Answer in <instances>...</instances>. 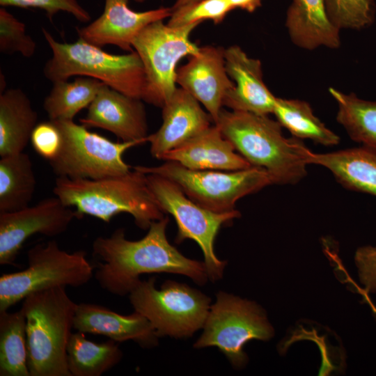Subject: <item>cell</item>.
<instances>
[{"instance_id": "17", "label": "cell", "mask_w": 376, "mask_h": 376, "mask_svg": "<svg viewBox=\"0 0 376 376\" xmlns=\"http://www.w3.org/2000/svg\"><path fill=\"white\" fill-rule=\"evenodd\" d=\"M225 65L235 84L225 96L223 106L232 111L268 116L273 113L275 97L263 79L262 64L237 45L225 49Z\"/></svg>"}, {"instance_id": "34", "label": "cell", "mask_w": 376, "mask_h": 376, "mask_svg": "<svg viewBox=\"0 0 376 376\" xmlns=\"http://www.w3.org/2000/svg\"><path fill=\"white\" fill-rule=\"evenodd\" d=\"M30 141L34 150L49 162L59 154L63 139L58 127L54 121L49 120L36 125Z\"/></svg>"}, {"instance_id": "20", "label": "cell", "mask_w": 376, "mask_h": 376, "mask_svg": "<svg viewBox=\"0 0 376 376\" xmlns=\"http://www.w3.org/2000/svg\"><path fill=\"white\" fill-rule=\"evenodd\" d=\"M192 170L238 171L252 166L214 124L162 158Z\"/></svg>"}, {"instance_id": "14", "label": "cell", "mask_w": 376, "mask_h": 376, "mask_svg": "<svg viewBox=\"0 0 376 376\" xmlns=\"http://www.w3.org/2000/svg\"><path fill=\"white\" fill-rule=\"evenodd\" d=\"M224 52L221 47H200L198 52L176 70V84L205 107L214 124L225 96L235 86L226 70Z\"/></svg>"}, {"instance_id": "24", "label": "cell", "mask_w": 376, "mask_h": 376, "mask_svg": "<svg viewBox=\"0 0 376 376\" xmlns=\"http://www.w3.org/2000/svg\"><path fill=\"white\" fill-rule=\"evenodd\" d=\"M36 187L31 159L24 152L1 157L0 212L29 206Z\"/></svg>"}, {"instance_id": "3", "label": "cell", "mask_w": 376, "mask_h": 376, "mask_svg": "<svg viewBox=\"0 0 376 376\" xmlns=\"http://www.w3.org/2000/svg\"><path fill=\"white\" fill-rule=\"evenodd\" d=\"M53 192L65 205L75 207L79 217L86 214L109 223L118 214L128 213L143 230L164 217L146 174L134 169L123 175L100 179L57 177Z\"/></svg>"}, {"instance_id": "31", "label": "cell", "mask_w": 376, "mask_h": 376, "mask_svg": "<svg viewBox=\"0 0 376 376\" xmlns=\"http://www.w3.org/2000/svg\"><path fill=\"white\" fill-rule=\"evenodd\" d=\"M36 43L27 33L26 25L16 18L5 7L0 8V52L5 54L19 53L31 57L36 52Z\"/></svg>"}, {"instance_id": "35", "label": "cell", "mask_w": 376, "mask_h": 376, "mask_svg": "<svg viewBox=\"0 0 376 376\" xmlns=\"http://www.w3.org/2000/svg\"><path fill=\"white\" fill-rule=\"evenodd\" d=\"M359 280L367 292H376V246H364L355 253Z\"/></svg>"}, {"instance_id": "21", "label": "cell", "mask_w": 376, "mask_h": 376, "mask_svg": "<svg viewBox=\"0 0 376 376\" xmlns=\"http://www.w3.org/2000/svg\"><path fill=\"white\" fill-rule=\"evenodd\" d=\"M308 164L331 171L344 187L376 196V150L362 146L327 153H306Z\"/></svg>"}, {"instance_id": "8", "label": "cell", "mask_w": 376, "mask_h": 376, "mask_svg": "<svg viewBox=\"0 0 376 376\" xmlns=\"http://www.w3.org/2000/svg\"><path fill=\"white\" fill-rule=\"evenodd\" d=\"M163 21L148 24L132 43L145 72L146 88L142 100L160 108L177 88L178 63L185 56L196 54L200 49L189 36L201 23L173 27Z\"/></svg>"}, {"instance_id": "33", "label": "cell", "mask_w": 376, "mask_h": 376, "mask_svg": "<svg viewBox=\"0 0 376 376\" xmlns=\"http://www.w3.org/2000/svg\"><path fill=\"white\" fill-rule=\"evenodd\" d=\"M0 5L1 7L15 6L41 9L45 12L51 21L59 12L68 13L83 23L91 19L90 13L78 0H0Z\"/></svg>"}, {"instance_id": "27", "label": "cell", "mask_w": 376, "mask_h": 376, "mask_svg": "<svg viewBox=\"0 0 376 376\" xmlns=\"http://www.w3.org/2000/svg\"><path fill=\"white\" fill-rule=\"evenodd\" d=\"M104 84L88 77L54 82L45 98L43 108L51 120H73L80 111L88 108Z\"/></svg>"}, {"instance_id": "1", "label": "cell", "mask_w": 376, "mask_h": 376, "mask_svg": "<svg viewBox=\"0 0 376 376\" xmlns=\"http://www.w3.org/2000/svg\"><path fill=\"white\" fill-rule=\"evenodd\" d=\"M168 223L166 217L152 222L147 234L136 241L126 239L123 228L109 237H96L93 254L103 263L99 264L95 277L101 288L124 296L140 281V275L162 272L182 274L205 284L208 275L204 262L185 257L169 243Z\"/></svg>"}, {"instance_id": "5", "label": "cell", "mask_w": 376, "mask_h": 376, "mask_svg": "<svg viewBox=\"0 0 376 376\" xmlns=\"http://www.w3.org/2000/svg\"><path fill=\"white\" fill-rule=\"evenodd\" d=\"M42 33L52 52L43 68L44 76L51 82L67 81L73 76L88 77L125 95L143 99L145 72L134 50L116 55L80 38L74 42H60L45 28Z\"/></svg>"}, {"instance_id": "4", "label": "cell", "mask_w": 376, "mask_h": 376, "mask_svg": "<svg viewBox=\"0 0 376 376\" xmlns=\"http://www.w3.org/2000/svg\"><path fill=\"white\" fill-rule=\"evenodd\" d=\"M65 288L38 291L24 299L30 376H71L67 349L77 304Z\"/></svg>"}, {"instance_id": "37", "label": "cell", "mask_w": 376, "mask_h": 376, "mask_svg": "<svg viewBox=\"0 0 376 376\" xmlns=\"http://www.w3.org/2000/svg\"><path fill=\"white\" fill-rule=\"evenodd\" d=\"M201 0H175L173 6L171 7L172 11L182 6L199 1Z\"/></svg>"}, {"instance_id": "16", "label": "cell", "mask_w": 376, "mask_h": 376, "mask_svg": "<svg viewBox=\"0 0 376 376\" xmlns=\"http://www.w3.org/2000/svg\"><path fill=\"white\" fill-rule=\"evenodd\" d=\"M87 128L107 130L122 141L147 142L148 126L143 100L104 84L79 120Z\"/></svg>"}, {"instance_id": "10", "label": "cell", "mask_w": 376, "mask_h": 376, "mask_svg": "<svg viewBox=\"0 0 376 376\" xmlns=\"http://www.w3.org/2000/svg\"><path fill=\"white\" fill-rule=\"evenodd\" d=\"M62 135L58 156L49 162L58 177L71 179H100L123 175L131 166L124 152L142 141L114 142L70 120H52Z\"/></svg>"}, {"instance_id": "22", "label": "cell", "mask_w": 376, "mask_h": 376, "mask_svg": "<svg viewBox=\"0 0 376 376\" xmlns=\"http://www.w3.org/2000/svg\"><path fill=\"white\" fill-rule=\"evenodd\" d=\"M285 26L292 42L299 47L312 50L321 46L340 47V29L330 21L324 0H292Z\"/></svg>"}, {"instance_id": "23", "label": "cell", "mask_w": 376, "mask_h": 376, "mask_svg": "<svg viewBox=\"0 0 376 376\" xmlns=\"http://www.w3.org/2000/svg\"><path fill=\"white\" fill-rule=\"evenodd\" d=\"M38 116L21 88L0 94V156L22 152L38 124Z\"/></svg>"}, {"instance_id": "11", "label": "cell", "mask_w": 376, "mask_h": 376, "mask_svg": "<svg viewBox=\"0 0 376 376\" xmlns=\"http://www.w3.org/2000/svg\"><path fill=\"white\" fill-rule=\"evenodd\" d=\"M148 186L161 210L171 214L178 226L175 242L194 240L201 247L208 279H221L226 261L220 260L214 249V240L222 225L238 218L235 210L218 213L198 205L172 180L155 174H146Z\"/></svg>"}, {"instance_id": "7", "label": "cell", "mask_w": 376, "mask_h": 376, "mask_svg": "<svg viewBox=\"0 0 376 376\" xmlns=\"http://www.w3.org/2000/svg\"><path fill=\"white\" fill-rule=\"evenodd\" d=\"M132 169L172 180L196 203L218 213L235 210L240 198L273 184L269 173L256 166L232 171L192 170L175 162L165 161L158 166Z\"/></svg>"}, {"instance_id": "13", "label": "cell", "mask_w": 376, "mask_h": 376, "mask_svg": "<svg viewBox=\"0 0 376 376\" xmlns=\"http://www.w3.org/2000/svg\"><path fill=\"white\" fill-rule=\"evenodd\" d=\"M75 218H79L77 212L56 196L20 210L0 212V264H13L23 244L31 235H61Z\"/></svg>"}, {"instance_id": "15", "label": "cell", "mask_w": 376, "mask_h": 376, "mask_svg": "<svg viewBox=\"0 0 376 376\" xmlns=\"http://www.w3.org/2000/svg\"><path fill=\"white\" fill-rule=\"evenodd\" d=\"M129 0H104L102 13L89 24L77 28L79 38L102 47L117 46L126 51H134L136 36L148 24L169 18L171 7L137 12L128 6Z\"/></svg>"}, {"instance_id": "19", "label": "cell", "mask_w": 376, "mask_h": 376, "mask_svg": "<svg viewBox=\"0 0 376 376\" xmlns=\"http://www.w3.org/2000/svg\"><path fill=\"white\" fill-rule=\"evenodd\" d=\"M73 327L116 342L133 340L143 347L157 345L159 338L151 322L141 313L135 311L123 315L94 304H77Z\"/></svg>"}, {"instance_id": "36", "label": "cell", "mask_w": 376, "mask_h": 376, "mask_svg": "<svg viewBox=\"0 0 376 376\" xmlns=\"http://www.w3.org/2000/svg\"><path fill=\"white\" fill-rule=\"evenodd\" d=\"M233 10L240 8L248 13H253L262 5L263 0H228Z\"/></svg>"}, {"instance_id": "25", "label": "cell", "mask_w": 376, "mask_h": 376, "mask_svg": "<svg viewBox=\"0 0 376 376\" xmlns=\"http://www.w3.org/2000/svg\"><path fill=\"white\" fill-rule=\"evenodd\" d=\"M67 353L71 376H100L118 363L123 356L116 341L96 343L79 331L72 334Z\"/></svg>"}, {"instance_id": "29", "label": "cell", "mask_w": 376, "mask_h": 376, "mask_svg": "<svg viewBox=\"0 0 376 376\" xmlns=\"http://www.w3.org/2000/svg\"><path fill=\"white\" fill-rule=\"evenodd\" d=\"M0 375L30 376L26 318L22 308L0 312Z\"/></svg>"}, {"instance_id": "6", "label": "cell", "mask_w": 376, "mask_h": 376, "mask_svg": "<svg viewBox=\"0 0 376 376\" xmlns=\"http://www.w3.org/2000/svg\"><path fill=\"white\" fill-rule=\"evenodd\" d=\"M27 258V268L0 277V312L38 291L57 286H81L93 275L85 251L70 253L55 240L36 244L28 251Z\"/></svg>"}, {"instance_id": "12", "label": "cell", "mask_w": 376, "mask_h": 376, "mask_svg": "<svg viewBox=\"0 0 376 376\" xmlns=\"http://www.w3.org/2000/svg\"><path fill=\"white\" fill-rule=\"evenodd\" d=\"M196 348L217 347L236 368L247 361L244 346L251 340H267L274 330L264 311L255 302L219 292L210 306Z\"/></svg>"}, {"instance_id": "9", "label": "cell", "mask_w": 376, "mask_h": 376, "mask_svg": "<svg viewBox=\"0 0 376 376\" xmlns=\"http://www.w3.org/2000/svg\"><path fill=\"white\" fill-rule=\"evenodd\" d=\"M129 299L134 311L151 322L159 337L191 336L203 327L210 308V299L196 289L168 281L158 290L155 278L140 280Z\"/></svg>"}, {"instance_id": "26", "label": "cell", "mask_w": 376, "mask_h": 376, "mask_svg": "<svg viewBox=\"0 0 376 376\" xmlns=\"http://www.w3.org/2000/svg\"><path fill=\"white\" fill-rule=\"evenodd\" d=\"M273 113L282 127L299 139H310L325 146L338 145L340 137L313 113L303 100L276 97Z\"/></svg>"}, {"instance_id": "38", "label": "cell", "mask_w": 376, "mask_h": 376, "mask_svg": "<svg viewBox=\"0 0 376 376\" xmlns=\"http://www.w3.org/2000/svg\"><path fill=\"white\" fill-rule=\"evenodd\" d=\"M136 3H143L144 1H146V0H133Z\"/></svg>"}, {"instance_id": "2", "label": "cell", "mask_w": 376, "mask_h": 376, "mask_svg": "<svg viewBox=\"0 0 376 376\" xmlns=\"http://www.w3.org/2000/svg\"><path fill=\"white\" fill-rule=\"evenodd\" d=\"M215 125L252 166L269 173L273 184H295L306 176L309 149L301 139L285 137L277 120L222 109Z\"/></svg>"}, {"instance_id": "32", "label": "cell", "mask_w": 376, "mask_h": 376, "mask_svg": "<svg viewBox=\"0 0 376 376\" xmlns=\"http://www.w3.org/2000/svg\"><path fill=\"white\" fill-rule=\"evenodd\" d=\"M232 10L228 0H201L173 10L167 24L177 27L204 20H212L217 24Z\"/></svg>"}, {"instance_id": "30", "label": "cell", "mask_w": 376, "mask_h": 376, "mask_svg": "<svg viewBox=\"0 0 376 376\" xmlns=\"http://www.w3.org/2000/svg\"><path fill=\"white\" fill-rule=\"evenodd\" d=\"M330 21L340 30H361L371 26L376 15L374 0H324Z\"/></svg>"}, {"instance_id": "18", "label": "cell", "mask_w": 376, "mask_h": 376, "mask_svg": "<svg viewBox=\"0 0 376 376\" xmlns=\"http://www.w3.org/2000/svg\"><path fill=\"white\" fill-rule=\"evenodd\" d=\"M162 109V124L149 134L152 157L162 159L170 150L185 143L211 126L212 119L188 92L177 88Z\"/></svg>"}, {"instance_id": "28", "label": "cell", "mask_w": 376, "mask_h": 376, "mask_svg": "<svg viewBox=\"0 0 376 376\" xmlns=\"http://www.w3.org/2000/svg\"><path fill=\"white\" fill-rule=\"evenodd\" d=\"M338 105L336 120L354 141L376 150V102L365 100L354 93L346 94L329 88Z\"/></svg>"}]
</instances>
